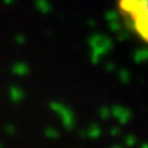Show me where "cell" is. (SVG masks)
I'll use <instances>...</instances> for the list:
<instances>
[{
    "label": "cell",
    "instance_id": "6da1fadb",
    "mask_svg": "<svg viewBox=\"0 0 148 148\" xmlns=\"http://www.w3.org/2000/svg\"><path fill=\"white\" fill-rule=\"evenodd\" d=\"M116 8L125 27L148 45V0H118Z\"/></svg>",
    "mask_w": 148,
    "mask_h": 148
}]
</instances>
